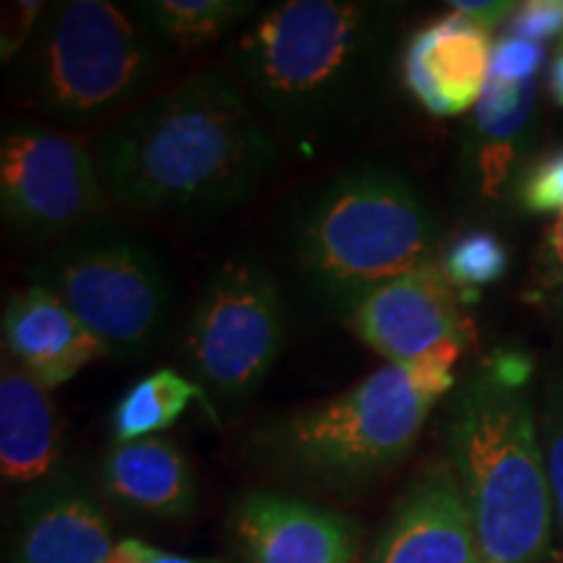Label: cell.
Instances as JSON below:
<instances>
[{
  "label": "cell",
  "mask_w": 563,
  "mask_h": 563,
  "mask_svg": "<svg viewBox=\"0 0 563 563\" xmlns=\"http://www.w3.org/2000/svg\"><path fill=\"white\" fill-rule=\"evenodd\" d=\"M543 264L555 282H563V211L545 232Z\"/></svg>",
  "instance_id": "29"
},
{
  "label": "cell",
  "mask_w": 563,
  "mask_h": 563,
  "mask_svg": "<svg viewBox=\"0 0 563 563\" xmlns=\"http://www.w3.org/2000/svg\"><path fill=\"white\" fill-rule=\"evenodd\" d=\"M460 344L418 363H389L350 391L292 412L262 433L258 452L282 473L334 488L365 485L407 460L433 405L454 386Z\"/></svg>",
  "instance_id": "4"
},
{
  "label": "cell",
  "mask_w": 563,
  "mask_h": 563,
  "mask_svg": "<svg viewBox=\"0 0 563 563\" xmlns=\"http://www.w3.org/2000/svg\"><path fill=\"white\" fill-rule=\"evenodd\" d=\"M32 279L58 295L110 357H144L170 321V274L129 232L97 224L76 232L34 266Z\"/></svg>",
  "instance_id": "6"
},
{
  "label": "cell",
  "mask_w": 563,
  "mask_h": 563,
  "mask_svg": "<svg viewBox=\"0 0 563 563\" xmlns=\"http://www.w3.org/2000/svg\"><path fill=\"white\" fill-rule=\"evenodd\" d=\"M108 191L87 146L68 133L11 125L0 141L3 220L32 238H70L95 228Z\"/></svg>",
  "instance_id": "9"
},
{
  "label": "cell",
  "mask_w": 563,
  "mask_h": 563,
  "mask_svg": "<svg viewBox=\"0 0 563 563\" xmlns=\"http://www.w3.org/2000/svg\"><path fill=\"white\" fill-rule=\"evenodd\" d=\"M394 9L355 0H285L230 45L238 81L282 136L313 146L365 121L389 70Z\"/></svg>",
  "instance_id": "2"
},
{
  "label": "cell",
  "mask_w": 563,
  "mask_h": 563,
  "mask_svg": "<svg viewBox=\"0 0 563 563\" xmlns=\"http://www.w3.org/2000/svg\"><path fill=\"white\" fill-rule=\"evenodd\" d=\"M277 144L235 76L220 68L144 102L97 144L108 199L125 209L207 214L249 199Z\"/></svg>",
  "instance_id": "1"
},
{
  "label": "cell",
  "mask_w": 563,
  "mask_h": 563,
  "mask_svg": "<svg viewBox=\"0 0 563 563\" xmlns=\"http://www.w3.org/2000/svg\"><path fill=\"white\" fill-rule=\"evenodd\" d=\"M108 563H222L211 559H188V555H175L167 551H159V548H152L141 540H121L112 551Z\"/></svg>",
  "instance_id": "26"
},
{
  "label": "cell",
  "mask_w": 563,
  "mask_h": 563,
  "mask_svg": "<svg viewBox=\"0 0 563 563\" xmlns=\"http://www.w3.org/2000/svg\"><path fill=\"white\" fill-rule=\"evenodd\" d=\"M441 269L454 290L470 295L501 282L509 269V249L488 230H467L446 245Z\"/></svg>",
  "instance_id": "21"
},
{
  "label": "cell",
  "mask_w": 563,
  "mask_h": 563,
  "mask_svg": "<svg viewBox=\"0 0 563 563\" xmlns=\"http://www.w3.org/2000/svg\"><path fill=\"white\" fill-rule=\"evenodd\" d=\"M490 32L452 11L407 42L405 87L431 115H462L481 100L490 76Z\"/></svg>",
  "instance_id": "13"
},
{
  "label": "cell",
  "mask_w": 563,
  "mask_h": 563,
  "mask_svg": "<svg viewBox=\"0 0 563 563\" xmlns=\"http://www.w3.org/2000/svg\"><path fill=\"white\" fill-rule=\"evenodd\" d=\"M191 399H203V389L178 371L162 368L144 376L118 399L112 410V433L121 443L154 439L186 412Z\"/></svg>",
  "instance_id": "19"
},
{
  "label": "cell",
  "mask_w": 563,
  "mask_h": 563,
  "mask_svg": "<svg viewBox=\"0 0 563 563\" xmlns=\"http://www.w3.org/2000/svg\"><path fill=\"white\" fill-rule=\"evenodd\" d=\"M538 102V81L509 84L488 76L473 121V165L477 186L485 199L501 194L511 167L519 157V144L532 121Z\"/></svg>",
  "instance_id": "18"
},
{
  "label": "cell",
  "mask_w": 563,
  "mask_h": 563,
  "mask_svg": "<svg viewBox=\"0 0 563 563\" xmlns=\"http://www.w3.org/2000/svg\"><path fill=\"white\" fill-rule=\"evenodd\" d=\"M110 525L100 506L84 493L53 490L24 514L16 563H108Z\"/></svg>",
  "instance_id": "17"
},
{
  "label": "cell",
  "mask_w": 563,
  "mask_h": 563,
  "mask_svg": "<svg viewBox=\"0 0 563 563\" xmlns=\"http://www.w3.org/2000/svg\"><path fill=\"white\" fill-rule=\"evenodd\" d=\"M435 222L418 188L382 165L319 188L292 222V262L306 290L342 316L384 282L433 262Z\"/></svg>",
  "instance_id": "5"
},
{
  "label": "cell",
  "mask_w": 563,
  "mask_h": 563,
  "mask_svg": "<svg viewBox=\"0 0 563 563\" xmlns=\"http://www.w3.org/2000/svg\"><path fill=\"white\" fill-rule=\"evenodd\" d=\"M344 323L373 352L399 365L467 342L460 300L435 262L365 292L344 313Z\"/></svg>",
  "instance_id": "10"
},
{
  "label": "cell",
  "mask_w": 563,
  "mask_h": 563,
  "mask_svg": "<svg viewBox=\"0 0 563 563\" xmlns=\"http://www.w3.org/2000/svg\"><path fill=\"white\" fill-rule=\"evenodd\" d=\"M509 37L545 45L563 40V0H527L509 19Z\"/></svg>",
  "instance_id": "24"
},
{
  "label": "cell",
  "mask_w": 563,
  "mask_h": 563,
  "mask_svg": "<svg viewBox=\"0 0 563 563\" xmlns=\"http://www.w3.org/2000/svg\"><path fill=\"white\" fill-rule=\"evenodd\" d=\"M449 441L483 561L543 563L555 511L527 386L485 365L456 397Z\"/></svg>",
  "instance_id": "3"
},
{
  "label": "cell",
  "mask_w": 563,
  "mask_h": 563,
  "mask_svg": "<svg viewBox=\"0 0 563 563\" xmlns=\"http://www.w3.org/2000/svg\"><path fill=\"white\" fill-rule=\"evenodd\" d=\"M154 70L152 37L118 5L68 0L42 16L32 89L55 121L91 125L115 115L150 87Z\"/></svg>",
  "instance_id": "7"
},
{
  "label": "cell",
  "mask_w": 563,
  "mask_h": 563,
  "mask_svg": "<svg viewBox=\"0 0 563 563\" xmlns=\"http://www.w3.org/2000/svg\"><path fill=\"white\" fill-rule=\"evenodd\" d=\"M285 327V298L269 269L241 258L224 264L188 319V371L222 402H243L277 363Z\"/></svg>",
  "instance_id": "8"
},
{
  "label": "cell",
  "mask_w": 563,
  "mask_h": 563,
  "mask_svg": "<svg viewBox=\"0 0 563 563\" xmlns=\"http://www.w3.org/2000/svg\"><path fill=\"white\" fill-rule=\"evenodd\" d=\"M42 3H13L11 13L5 11V19H11V24L3 21V58H9L19 51V45L30 37L34 19L40 16Z\"/></svg>",
  "instance_id": "27"
},
{
  "label": "cell",
  "mask_w": 563,
  "mask_h": 563,
  "mask_svg": "<svg viewBox=\"0 0 563 563\" xmlns=\"http://www.w3.org/2000/svg\"><path fill=\"white\" fill-rule=\"evenodd\" d=\"M3 342L11 361L26 368L47 389H58L84 365L102 357V344L76 313L45 287H26L5 302Z\"/></svg>",
  "instance_id": "14"
},
{
  "label": "cell",
  "mask_w": 563,
  "mask_h": 563,
  "mask_svg": "<svg viewBox=\"0 0 563 563\" xmlns=\"http://www.w3.org/2000/svg\"><path fill=\"white\" fill-rule=\"evenodd\" d=\"M60 418L51 389L16 361L0 373V470L13 485H37L58 470Z\"/></svg>",
  "instance_id": "15"
},
{
  "label": "cell",
  "mask_w": 563,
  "mask_h": 563,
  "mask_svg": "<svg viewBox=\"0 0 563 563\" xmlns=\"http://www.w3.org/2000/svg\"><path fill=\"white\" fill-rule=\"evenodd\" d=\"M545 63V45L517 37H504L496 42L490 55V76L509 84H522L538 76Z\"/></svg>",
  "instance_id": "25"
},
{
  "label": "cell",
  "mask_w": 563,
  "mask_h": 563,
  "mask_svg": "<svg viewBox=\"0 0 563 563\" xmlns=\"http://www.w3.org/2000/svg\"><path fill=\"white\" fill-rule=\"evenodd\" d=\"M371 563H485L454 470H433L407 490Z\"/></svg>",
  "instance_id": "12"
},
{
  "label": "cell",
  "mask_w": 563,
  "mask_h": 563,
  "mask_svg": "<svg viewBox=\"0 0 563 563\" xmlns=\"http://www.w3.org/2000/svg\"><path fill=\"white\" fill-rule=\"evenodd\" d=\"M519 207L530 214L563 211V146L525 167L517 183Z\"/></svg>",
  "instance_id": "23"
},
{
  "label": "cell",
  "mask_w": 563,
  "mask_h": 563,
  "mask_svg": "<svg viewBox=\"0 0 563 563\" xmlns=\"http://www.w3.org/2000/svg\"><path fill=\"white\" fill-rule=\"evenodd\" d=\"M253 3L245 0H144L136 16L154 37L183 51L220 40L238 21L249 19Z\"/></svg>",
  "instance_id": "20"
},
{
  "label": "cell",
  "mask_w": 563,
  "mask_h": 563,
  "mask_svg": "<svg viewBox=\"0 0 563 563\" xmlns=\"http://www.w3.org/2000/svg\"><path fill=\"white\" fill-rule=\"evenodd\" d=\"M104 488L129 509L162 519L194 511L196 477L186 454L165 439L118 443L102 462Z\"/></svg>",
  "instance_id": "16"
},
{
  "label": "cell",
  "mask_w": 563,
  "mask_h": 563,
  "mask_svg": "<svg viewBox=\"0 0 563 563\" xmlns=\"http://www.w3.org/2000/svg\"><path fill=\"white\" fill-rule=\"evenodd\" d=\"M232 538L245 563H357L347 517L279 493H245L232 509Z\"/></svg>",
  "instance_id": "11"
},
{
  "label": "cell",
  "mask_w": 563,
  "mask_h": 563,
  "mask_svg": "<svg viewBox=\"0 0 563 563\" xmlns=\"http://www.w3.org/2000/svg\"><path fill=\"white\" fill-rule=\"evenodd\" d=\"M449 9L464 19H470L473 24L483 26V30H490L498 21L511 19L514 11H517V3H506V0H501V3H462V0H456Z\"/></svg>",
  "instance_id": "28"
},
{
  "label": "cell",
  "mask_w": 563,
  "mask_h": 563,
  "mask_svg": "<svg viewBox=\"0 0 563 563\" xmlns=\"http://www.w3.org/2000/svg\"><path fill=\"white\" fill-rule=\"evenodd\" d=\"M548 87H551V97L555 104L563 108V47L561 53L555 55V60L551 63V76H548Z\"/></svg>",
  "instance_id": "30"
},
{
  "label": "cell",
  "mask_w": 563,
  "mask_h": 563,
  "mask_svg": "<svg viewBox=\"0 0 563 563\" xmlns=\"http://www.w3.org/2000/svg\"><path fill=\"white\" fill-rule=\"evenodd\" d=\"M540 443H543L553 511L563 534V371L548 378L540 412Z\"/></svg>",
  "instance_id": "22"
}]
</instances>
